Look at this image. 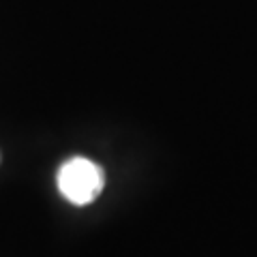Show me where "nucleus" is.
Segmentation results:
<instances>
[{
    "label": "nucleus",
    "instance_id": "obj_1",
    "mask_svg": "<svg viewBox=\"0 0 257 257\" xmlns=\"http://www.w3.org/2000/svg\"><path fill=\"white\" fill-rule=\"evenodd\" d=\"M60 195L73 206H88L105 189L103 167L86 157H73L64 161L56 176Z\"/></svg>",
    "mask_w": 257,
    "mask_h": 257
}]
</instances>
